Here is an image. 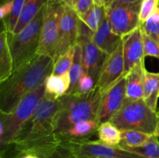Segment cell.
<instances>
[{"label":"cell","instance_id":"6da1fadb","mask_svg":"<svg viewBox=\"0 0 159 158\" xmlns=\"http://www.w3.org/2000/svg\"><path fill=\"white\" fill-rule=\"evenodd\" d=\"M54 59L38 54L30 63L14 71L0 86V112H10L24 96L43 85L51 74Z\"/></svg>","mask_w":159,"mask_h":158},{"label":"cell","instance_id":"7a4b0ae2","mask_svg":"<svg viewBox=\"0 0 159 158\" xmlns=\"http://www.w3.org/2000/svg\"><path fill=\"white\" fill-rule=\"evenodd\" d=\"M60 111L58 99L43 96L31 117L23 125L12 144L15 153L56 137L57 116Z\"/></svg>","mask_w":159,"mask_h":158},{"label":"cell","instance_id":"3957f363","mask_svg":"<svg viewBox=\"0 0 159 158\" xmlns=\"http://www.w3.org/2000/svg\"><path fill=\"white\" fill-rule=\"evenodd\" d=\"M102 92L97 85L85 94H66L58 99L57 134L59 136L78 122L97 119ZM99 121V120H98Z\"/></svg>","mask_w":159,"mask_h":158},{"label":"cell","instance_id":"277c9868","mask_svg":"<svg viewBox=\"0 0 159 158\" xmlns=\"http://www.w3.org/2000/svg\"><path fill=\"white\" fill-rule=\"evenodd\" d=\"M44 5L35 18L19 33L12 34L7 32L13 60V72L27 64L38 55L40 33L44 17Z\"/></svg>","mask_w":159,"mask_h":158},{"label":"cell","instance_id":"5b68a950","mask_svg":"<svg viewBox=\"0 0 159 158\" xmlns=\"http://www.w3.org/2000/svg\"><path fill=\"white\" fill-rule=\"evenodd\" d=\"M44 83L24 96L10 112H1L0 143L2 149L12 144L22 127L31 117L40 101L44 96Z\"/></svg>","mask_w":159,"mask_h":158},{"label":"cell","instance_id":"8992f818","mask_svg":"<svg viewBox=\"0 0 159 158\" xmlns=\"http://www.w3.org/2000/svg\"><path fill=\"white\" fill-rule=\"evenodd\" d=\"M110 121L120 130H137L155 135L158 116L157 112L149 108L143 99H126L122 107Z\"/></svg>","mask_w":159,"mask_h":158},{"label":"cell","instance_id":"52a82bcc","mask_svg":"<svg viewBox=\"0 0 159 158\" xmlns=\"http://www.w3.org/2000/svg\"><path fill=\"white\" fill-rule=\"evenodd\" d=\"M62 143L72 158H145L119 146L86 139H62Z\"/></svg>","mask_w":159,"mask_h":158},{"label":"cell","instance_id":"ba28073f","mask_svg":"<svg viewBox=\"0 0 159 158\" xmlns=\"http://www.w3.org/2000/svg\"><path fill=\"white\" fill-rule=\"evenodd\" d=\"M44 17L40 33L38 54L54 58L60 35V23L64 3L61 0H47Z\"/></svg>","mask_w":159,"mask_h":158},{"label":"cell","instance_id":"9c48e42d","mask_svg":"<svg viewBox=\"0 0 159 158\" xmlns=\"http://www.w3.org/2000/svg\"><path fill=\"white\" fill-rule=\"evenodd\" d=\"M141 3V1L106 9L107 16L115 33L123 37L141 26L139 21Z\"/></svg>","mask_w":159,"mask_h":158},{"label":"cell","instance_id":"30bf717a","mask_svg":"<svg viewBox=\"0 0 159 158\" xmlns=\"http://www.w3.org/2000/svg\"><path fill=\"white\" fill-rule=\"evenodd\" d=\"M79 15L75 9L68 5L64 4L60 23V35L54 56V60L77 43L79 38Z\"/></svg>","mask_w":159,"mask_h":158},{"label":"cell","instance_id":"8fae6325","mask_svg":"<svg viewBox=\"0 0 159 158\" xmlns=\"http://www.w3.org/2000/svg\"><path fill=\"white\" fill-rule=\"evenodd\" d=\"M126 99V76L124 74L102 94L98 120L99 124L110 121L124 105Z\"/></svg>","mask_w":159,"mask_h":158},{"label":"cell","instance_id":"7c38bea8","mask_svg":"<svg viewBox=\"0 0 159 158\" xmlns=\"http://www.w3.org/2000/svg\"><path fill=\"white\" fill-rule=\"evenodd\" d=\"M123 40L117 49L107 57L101 69L96 85L103 94L124 75Z\"/></svg>","mask_w":159,"mask_h":158},{"label":"cell","instance_id":"4fadbf2b","mask_svg":"<svg viewBox=\"0 0 159 158\" xmlns=\"http://www.w3.org/2000/svg\"><path fill=\"white\" fill-rule=\"evenodd\" d=\"M77 43H80L82 47V67L84 73L91 76L96 85L101 69L108 55L96 46L92 41V39L88 37H79Z\"/></svg>","mask_w":159,"mask_h":158},{"label":"cell","instance_id":"5bb4252c","mask_svg":"<svg viewBox=\"0 0 159 158\" xmlns=\"http://www.w3.org/2000/svg\"><path fill=\"white\" fill-rule=\"evenodd\" d=\"M124 74H127L136 65L144 60L143 30L141 26L123 37Z\"/></svg>","mask_w":159,"mask_h":158},{"label":"cell","instance_id":"9a60e30c","mask_svg":"<svg viewBox=\"0 0 159 158\" xmlns=\"http://www.w3.org/2000/svg\"><path fill=\"white\" fill-rule=\"evenodd\" d=\"M122 39L123 37L113 32L110 21L106 15L97 30L93 33L92 41L101 50L110 55L117 49L122 42Z\"/></svg>","mask_w":159,"mask_h":158},{"label":"cell","instance_id":"2e32d148","mask_svg":"<svg viewBox=\"0 0 159 158\" xmlns=\"http://www.w3.org/2000/svg\"><path fill=\"white\" fill-rule=\"evenodd\" d=\"M145 71L144 60H143L125 74L126 99L130 100L143 99Z\"/></svg>","mask_w":159,"mask_h":158},{"label":"cell","instance_id":"e0dca14e","mask_svg":"<svg viewBox=\"0 0 159 158\" xmlns=\"http://www.w3.org/2000/svg\"><path fill=\"white\" fill-rule=\"evenodd\" d=\"M44 96L51 99H58L68 93L71 85L69 71L63 74H50L45 81Z\"/></svg>","mask_w":159,"mask_h":158},{"label":"cell","instance_id":"ac0fdd59","mask_svg":"<svg viewBox=\"0 0 159 158\" xmlns=\"http://www.w3.org/2000/svg\"><path fill=\"white\" fill-rule=\"evenodd\" d=\"M13 73V60L8 40L7 30L0 34V82L7 80Z\"/></svg>","mask_w":159,"mask_h":158},{"label":"cell","instance_id":"d6986e66","mask_svg":"<svg viewBox=\"0 0 159 158\" xmlns=\"http://www.w3.org/2000/svg\"><path fill=\"white\" fill-rule=\"evenodd\" d=\"M159 99V73L145 71L144 79V96L143 100L146 105L157 112Z\"/></svg>","mask_w":159,"mask_h":158},{"label":"cell","instance_id":"ffe728a7","mask_svg":"<svg viewBox=\"0 0 159 158\" xmlns=\"http://www.w3.org/2000/svg\"><path fill=\"white\" fill-rule=\"evenodd\" d=\"M45 2L46 0H25L23 10L20 14L16 26L13 32L11 33H19L23 28L26 27L35 18Z\"/></svg>","mask_w":159,"mask_h":158},{"label":"cell","instance_id":"44dd1931","mask_svg":"<svg viewBox=\"0 0 159 158\" xmlns=\"http://www.w3.org/2000/svg\"><path fill=\"white\" fill-rule=\"evenodd\" d=\"M99 122L97 119L86 120L78 122L71 127L68 131L60 136L61 139H86L89 138L97 131Z\"/></svg>","mask_w":159,"mask_h":158},{"label":"cell","instance_id":"7402d4cb","mask_svg":"<svg viewBox=\"0 0 159 158\" xmlns=\"http://www.w3.org/2000/svg\"><path fill=\"white\" fill-rule=\"evenodd\" d=\"M99 141L110 146H118L121 141V130L110 121L102 122L97 129Z\"/></svg>","mask_w":159,"mask_h":158},{"label":"cell","instance_id":"603a6c76","mask_svg":"<svg viewBox=\"0 0 159 158\" xmlns=\"http://www.w3.org/2000/svg\"><path fill=\"white\" fill-rule=\"evenodd\" d=\"M152 135L137 130H121V141L118 146L123 148H134L144 146Z\"/></svg>","mask_w":159,"mask_h":158},{"label":"cell","instance_id":"cb8c5ba5","mask_svg":"<svg viewBox=\"0 0 159 158\" xmlns=\"http://www.w3.org/2000/svg\"><path fill=\"white\" fill-rule=\"evenodd\" d=\"M84 73L82 67V47L79 43L75 45V56L72 65L69 71L71 85L67 94H71L75 90L78 81Z\"/></svg>","mask_w":159,"mask_h":158},{"label":"cell","instance_id":"d4e9b609","mask_svg":"<svg viewBox=\"0 0 159 158\" xmlns=\"http://www.w3.org/2000/svg\"><path fill=\"white\" fill-rule=\"evenodd\" d=\"M106 15L107 11L104 6H98L94 5L88 12L83 15H79V17L94 33L99 27Z\"/></svg>","mask_w":159,"mask_h":158},{"label":"cell","instance_id":"484cf974","mask_svg":"<svg viewBox=\"0 0 159 158\" xmlns=\"http://www.w3.org/2000/svg\"><path fill=\"white\" fill-rule=\"evenodd\" d=\"M123 148V147H122ZM145 158H159L158 137L152 135L149 140L144 146L134 148H124Z\"/></svg>","mask_w":159,"mask_h":158},{"label":"cell","instance_id":"4316f807","mask_svg":"<svg viewBox=\"0 0 159 158\" xmlns=\"http://www.w3.org/2000/svg\"><path fill=\"white\" fill-rule=\"evenodd\" d=\"M74 56L75 46L71 47L69 50L67 51L65 54L61 55L54 60V68H53V71L51 74L60 75V74L68 72L72 65Z\"/></svg>","mask_w":159,"mask_h":158},{"label":"cell","instance_id":"83f0119b","mask_svg":"<svg viewBox=\"0 0 159 158\" xmlns=\"http://www.w3.org/2000/svg\"><path fill=\"white\" fill-rule=\"evenodd\" d=\"M141 26L147 35L159 42V5L155 12Z\"/></svg>","mask_w":159,"mask_h":158},{"label":"cell","instance_id":"f1b7e54d","mask_svg":"<svg viewBox=\"0 0 159 158\" xmlns=\"http://www.w3.org/2000/svg\"><path fill=\"white\" fill-rule=\"evenodd\" d=\"M25 0H12V8L11 13L9 15L7 20L3 22L6 26L7 32L12 33L15 29L16 26L17 24L19 18L20 16L22 10H23V5H24Z\"/></svg>","mask_w":159,"mask_h":158},{"label":"cell","instance_id":"f546056e","mask_svg":"<svg viewBox=\"0 0 159 158\" xmlns=\"http://www.w3.org/2000/svg\"><path fill=\"white\" fill-rule=\"evenodd\" d=\"M143 45H144V57H152L159 59V42L151 37L150 36L147 35L144 31H143Z\"/></svg>","mask_w":159,"mask_h":158},{"label":"cell","instance_id":"4dcf8cb0","mask_svg":"<svg viewBox=\"0 0 159 158\" xmlns=\"http://www.w3.org/2000/svg\"><path fill=\"white\" fill-rule=\"evenodd\" d=\"M159 5V0H142L139 12L140 24L142 25L153 13Z\"/></svg>","mask_w":159,"mask_h":158},{"label":"cell","instance_id":"1f68e13d","mask_svg":"<svg viewBox=\"0 0 159 158\" xmlns=\"http://www.w3.org/2000/svg\"><path fill=\"white\" fill-rule=\"evenodd\" d=\"M96 86V82L89 74L83 73L78 81L75 90L71 94H85L89 92Z\"/></svg>","mask_w":159,"mask_h":158},{"label":"cell","instance_id":"d6a6232c","mask_svg":"<svg viewBox=\"0 0 159 158\" xmlns=\"http://www.w3.org/2000/svg\"><path fill=\"white\" fill-rule=\"evenodd\" d=\"M93 6H94L93 0H79L77 4L74 7V9L79 16L88 12Z\"/></svg>","mask_w":159,"mask_h":158},{"label":"cell","instance_id":"836d02e7","mask_svg":"<svg viewBox=\"0 0 159 158\" xmlns=\"http://www.w3.org/2000/svg\"><path fill=\"white\" fill-rule=\"evenodd\" d=\"M12 8V0L5 1L0 7V18L5 22L9 18Z\"/></svg>","mask_w":159,"mask_h":158},{"label":"cell","instance_id":"e575fe53","mask_svg":"<svg viewBox=\"0 0 159 158\" xmlns=\"http://www.w3.org/2000/svg\"><path fill=\"white\" fill-rule=\"evenodd\" d=\"M141 1H142V0H114V2L112 3V5L110 6V7H113V6H118V5L131 4V3H135Z\"/></svg>","mask_w":159,"mask_h":158},{"label":"cell","instance_id":"d590c367","mask_svg":"<svg viewBox=\"0 0 159 158\" xmlns=\"http://www.w3.org/2000/svg\"><path fill=\"white\" fill-rule=\"evenodd\" d=\"M114 2V0H103V5H104V7L106 9L110 7V6L112 5V3Z\"/></svg>","mask_w":159,"mask_h":158},{"label":"cell","instance_id":"8d00e7d4","mask_svg":"<svg viewBox=\"0 0 159 158\" xmlns=\"http://www.w3.org/2000/svg\"><path fill=\"white\" fill-rule=\"evenodd\" d=\"M157 116H158V122H157L156 131H155V136L159 137V111H157Z\"/></svg>","mask_w":159,"mask_h":158},{"label":"cell","instance_id":"74e56055","mask_svg":"<svg viewBox=\"0 0 159 158\" xmlns=\"http://www.w3.org/2000/svg\"><path fill=\"white\" fill-rule=\"evenodd\" d=\"M94 5L98 6H104L103 0H93Z\"/></svg>","mask_w":159,"mask_h":158},{"label":"cell","instance_id":"f35d334b","mask_svg":"<svg viewBox=\"0 0 159 158\" xmlns=\"http://www.w3.org/2000/svg\"><path fill=\"white\" fill-rule=\"evenodd\" d=\"M78 1H79V0H70V6L74 9V7L75 6V5L77 4Z\"/></svg>","mask_w":159,"mask_h":158},{"label":"cell","instance_id":"ab89813d","mask_svg":"<svg viewBox=\"0 0 159 158\" xmlns=\"http://www.w3.org/2000/svg\"><path fill=\"white\" fill-rule=\"evenodd\" d=\"M61 1L64 4L68 5V6H70V0H61Z\"/></svg>","mask_w":159,"mask_h":158},{"label":"cell","instance_id":"60d3db41","mask_svg":"<svg viewBox=\"0 0 159 158\" xmlns=\"http://www.w3.org/2000/svg\"><path fill=\"white\" fill-rule=\"evenodd\" d=\"M104 158H119V157H104Z\"/></svg>","mask_w":159,"mask_h":158},{"label":"cell","instance_id":"b9f144b4","mask_svg":"<svg viewBox=\"0 0 159 158\" xmlns=\"http://www.w3.org/2000/svg\"><path fill=\"white\" fill-rule=\"evenodd\" d=\"M6 1H8V0H6Z\"/></svg>","mask_w":159,"mask_h":158}]
</instances>
